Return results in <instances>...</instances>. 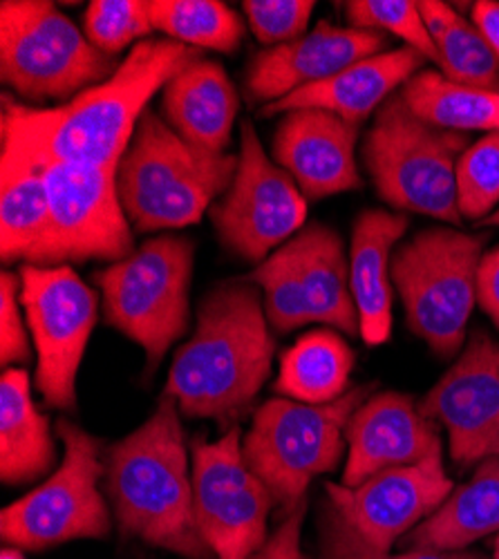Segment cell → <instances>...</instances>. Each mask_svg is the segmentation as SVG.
<instances>
[{
    "label": "cell",
    "instance_id": "5",
    "mask_svg": "<svg viewBox=\"0 0 499 559\" xmlns=\"http://www.w3.org/2000/svg\"><path fill=\"white\" fill-rule=\"evenodd\" d=\"M471 148L466 132L437 128L392 95L377 112L363 159L383 202L394 209L460 224L458 164Z\"/></svg>",
    "mask_w": 499,
    "mask_h": 559
},
{
    "label": "cell",
    "instance_id": "9",
    "mask_svg": "<svg viewBox=\"0 0 499 559\" xmlns=\"http://www.w3.org/2000/svg\"><path fill=\"white\" fill-rule=\"evenodd\" d=\"M193 262L189 238L159 236L95 275L106 322L144 347L151 369L189 328Z\"/></svg>",
    "mask_w": 499,
    "mask_h": 559
},
{
    "label": "cell",
    "instance_id": "6",
    "mask_svg": "<svg viewBox=\"0 0 499 559\" xmlns=\"http://www.w3.org/2000/svg\"><path fill=\"white\" fill-rule=\"evenodd\" d=\"M375 388L377 383L354 388L328 405L283 396L258 407L242 441V456L285 515L305 501L316 477L336 468L345 452V426Z\"/></svg>",
    "mask_w": 499,
    "mask_h": 559
},
{
    "label": "cell",
    "instance_id": "2",
    "mask_svg": "<svg viewBox=\"0 0 499 559\" xmlns=\"http://www.w3.org/2000/svg\"><path fill=\"white\" fill-rule=\"evenodd\" d=\"M274 347L260 294L245 280L222 285L202 300L191 341L173 358L164 396L189 418L238 421L269 379Z\"/></svg>",
    "mask_w": 499,
    "mask_h": 559
},
{
    "label": "cell",
    "instance_id": "36",
    "mask_svg": "<svg viewBox=\"0 0 499 559\" xmlns=\"http://www.w3.org/2000/svg\"><path fill=\"white\" fill-rule=\"evenodd\" d=\"M21 275H0V362L5 367L29 360V343L21 320Z\"/></svg>",
    "mask_w": 499,
    "mask_h": 559
},
{
    "label": "cell",
    "instance_id": "23",
    "mask_svg": "<svg viewBox=\"0 0 499 559\" xmlns=\"http://www.w3.org/2000/svg\"><path fill=\"white\" fill-rule=\"evenodd\" d=\"M238 92L215 61L198 59L164 87L168 126L191 146L222 155L231 142Z\"/></svg>",
    "mask_w": 499,
    "mask_h": 559
},
{
    "label": "cell",
    "instance_id": "18",
    "mask_svg": "<svg viewBox=\"0 0 499 559\" xmlns=\"http://www.w3.org/2000/svg\"><path fill=\"white\" fill-rule=\"evenodd\" d=\"M385 48V34L334 27L323 21L313 32L260 52L247 74L251 102L276 104L292 92L323 83L354 63L377 57Z\"/></svg>",
    "mask_w": 499,
    "mask_h": 559
},
{
    "label": "cell",
    "instance_id": "22",
    "mask_svg": "<svg viewBox=\"0 0 499 559\" xmlns=\"http://www.w3.org/2000/svg\"><path fill=\"white\" fill-rule=\"evenodd\" d=\"M294 269L309 322H323L347 336L360 334L343 240L336 230L311 224L283 245Z\"/></svg>",
    "mask_w": 499,
    "mask_h": 559
},
{
    "label": "cell",
    "instance_id": "4",
    "mask_svg": "<svg viewBox=\"0 0 499 559\" xmlns=\"http://www.w3.org/2000/svg\"><path fill=\"white\" fill-rule=\"evenodd\" d=\"M238 155H215L185 142L151 108L142 115L117 168V191L128 222L142 230L198 224L229 186Z\"/></svg>",
    "mask_w": 499,
    "mask_h": 559
},
{
    "label": "cell",
    "instance_id": "16",
    "mask_svg": "<svg viewBox=\"0 0 499 559\" xmlns=\"http://www.w3.org/2000/svg\"><path fill=\"white\" fill-rule=\"evenodd\" d=\"M419 412L448 430L458 465L499 456V343L473 332L460 360L419 401Z\"/></svg>",
    "mask_w": 499,
    "mask_h": 559
},
{
    "label": "cell",
    "instance_id": "8",
    "mask_svg": "<svg viewBox=\"0 0 499 559\" xmlns=\"http://www.w3.org/2000/svg\"><path fill=\"white\" fill-rule=\"evenodd\" d=\"M119 66L52 3H0V76L27 102H72Z\"/></svg>",
    "mask_w": 499,
    "mask_h": 559
},
{
    "label": "cell",
    "instance_id": "26",
    "mask_svg": "<svg viewBox=\"0 0 499 559\" xmlns=\"http://www.w3.org/2000/svg\"><path fill=\"white\" fill-rule=\"evenodd\" d=\"M354 360L352 347L336 332H309L283 354L276 392L309 405L334 403L349 392Z\"/></svg>",
    "mask_w": 499,
    "mask_h": 559
},
{
    "label": "cell",
    "instance_id": "12",
    "mask_svg": "<svg viewBox=\"0 0 499 559\" xmlns=\"http://www.w3.org/2000/svg\"><path fill=\"white\" fill-rule=\"evenodd\" d=\"M21 305L36 347V390L45 405L74 409L76 371L97 322V294L63 266L21 269Z\"/></svg>",
    "mask_w": 499,
    "mask_h": 559
},
{
    "label": "cell",
    "instance_id": "35",
    "mask_svg": "<svg viewBox=\"0 0 499 559\" xmlns=\"http://www.w3.org/2000/svg\"><path fill=\"white\" fill-rule=\"evenodd\" d=\"M316 3L311 0H247L242 10L264 45H285L300 38L307 29Z\"/></svg>",
    "mask_w": 499,
    "mask_h": 559
},
{
    "label": "cell",
    "instance_id": "40",
    "mask_svg": "<svg viewBox=\"0 0 499 559\" xmlns=\"http://www.w3.org/2000/svg\"><path fill=\"white\" fill-rule=\"evenodd\" d=\"M0 559H25V557L21 555V550H19V548L8 546V548H3V555H0Z\"/></svg>",
    "mask_w": 499,
    "mask_h": 559
},
{
    "label": "cell",
    "instance_id": "31",
    "mask_svg": "<svg viewBox=\"0 0 499 559\" xmlns=\"http://www.w3.org/2000/svg\"><path fill=\"white\" fill-rule=\"evenodd\" d=\"M345 16L352 27L370 32H390L405 48L417 50L426 61H437V48L421 16L419 3L411 0H352L345 3Z\"/></svg>",
    "mask_w": 499,
    "mask_h": 559
},
{
    "label": "cell",
    "instance_id": "20",
    "mask_svg": "<svg viewBox=\"0 0 499 559\" xmlns=\"http://www.w3.org/2000/svg\"><path fill=\"white\" fill-rule=\"evenodd\" d=\"M424 63L426 59L413 48L381 52L354 63L323 83L300 87L289 97L264 106L262 115H287L292 110L311 108L332 112L347 123L358 126L381 108L399 85H405L421 72Z\"/></svg>",
    "mask_w": 499,
    "mask_h": 559
},
{
    "label": "cell",
    "instance_id": "14",
    "mask_svg": "<svg viewBox=\"0 0 499 559\" xmlns=\"http://www.w3.org/2000/svg\"><path fill=\"white\" fill-rule=\"evenodd\" d=\"M307 202L292 175L271 162L251 121H242L238 170L229 191L211 209L226 249L245 260L264 258L302 226Z\"/></svg>",
    "mask_w": 499,
    "mask_h": 559
},
{
    "label": "cell",
    "instance_id": "7",
    "mask_svg": "<svg viewBox=\"0 0 499 559\" xmlns=\"http://www.w3.org/2000/svg\"><path fill=\"white\" fill-rule=\"evenodd\" d=\"M488 233L468 236L452 228H428L392 255L390 275L413 334L441 356H455L477 300V277Z\"/></svg>",
    "mask_w": 499,
    "mask_h": 559
},
{
    "label": "cell",
    "instance_id": "39",
    "mask_svg": "<svg viewBox=\"0 0 499 559\" xmlns=\"http://www.w3.org/2000/svg\"><path fill=\"white\" fill-rule=\"evenodd\" d=\"M473 23L484 34V38L488 40V45L499 61V3H490V0L475 3L473 5Z\"/></svg>",
    "mask_w": 499,
    "mask_h": 559
},
{
    "label": "cell",
    "instance_id": "42",
    "mask_svg": "<svg viewBox=\"0 0 499 559\" xmlns=\"http://www.w3.org/2000/svg\"><path fill=\"white\" fill-rule=\"evenodd\" d=\"M492 559H499V537L495 539V557Z\"/></svg>",
    "mask_w": 499,
    "mask_h": 559
},
{
    "label": "cell",
    "instance_id": "41",
    "mask_svg": "<svg viewBox=\"0 0 499 559\" xmlns=\"http://www.w3.org/2000/svg\"><path fill=\"white\" fill-rule=\"evenodd\" d=\"M477 226H497V228H499V209H497L490 217H486L484 222H479Z\"/></svg>",
    "mask_w": 499,
    "mask_h": 559
},
{
    "label": "cell",
    "instance_id": "37",
    "mask_svg": "<svg viewBox=\"0 0 499 559\" xmlns=\"http://www.w3.org/2000/svg\"><path fill=\"white\" fill-rule=\"evenodd\" d=\"M307 503L302 501L294 512L283 518L276 533L266 537V542L249 559H305L300 550V531L305 520Z\"/></svg>",
    "mask_w": 499,
    "mask_h": 559
},
{
    "label": "cell",
    "instance_id": "13",
    "mask_svg": "<svg viewBox=\"0 0 499 559\" xmlns=\"http://www.w3.org/2000/svg\"><path fill=\"white\" fill-rule=\"evenodd\" d=\"M191 452L193 508L204 544L217 559H249L266 542V520L276 503L245 463L240 428L213 443L195 437Z\"/></svg>",
    "mask_w": 499,
    "mask_h": 559
},
{
    "label": "cell",
    "instance_id": "21",
    "mask_svg": "<svg viewBox=\"0 0 499 559\" xmlns=\"http://www.w3.org/2000/svg\"><path fill=\"white\" fill-rule=\"evenodd\" d=\"M407 217L381 209L363 211L352 230L349 287L358 311L360 338L377 347L392 336V249L403 238Z\"/></svg>",
    "mask_w": 499,
    "mask_h": 559
},
{
    "label": "cell",
    "instance_id": "33",
    "mask_svg": "<svg viewBox=\"0 0 499 559\" xmlns=\"http://www.w3.org/2000/svg\"><path fill=\"white\" fill-rule=\"evenodd\" d=\"M151 32L148 3H140V0H95L83 16L85 38L108 57L123 52Z\"/></svg>",
    "mask_w": 499,
    "mask_h": 559
},
{
    "label": "cell",
    "instance_id": "19",
    "mask_svg": "<svg viewBox=\"0 0 499 559\" xmlns=\"http://www.w3.org/2000/svg\"><path fill=\"white\" fill-rule=\"evenodd\" d=\"M356 134L358 126L332 112L292 110L276 130L274 157L311 200L358 191Z\"/></svg>",
    "mask_w": 499,
    "mask_h": 559
},
{
    "label": "cell",
    "instance_id": "25",
    "mask_svg": "<svg viewBox=\"0 0 499 559\" xmlns=\"http://www.w3.org/2000/svg\"><path fill=\"white\" fill-rule=\"evenodd\" d=\"M492 533H499V456L482 461L473 479L452 490L403 544L411 550H462Z\"/></svg>",
    "mask_w": 499,
    "mask_h": 559
},
{
    "label": "cell",
    "instance_id": "30",
    "mask_svg": "<svg viewBox=\"0 0 499 559\" xmlns=\"http://www.w3.org/2000/svg\"><path fill=\"white\" fill-rule=\"evenodd\" d=\"M153 29L189 48L236 52L245 34L242 19L217 0H153Z\"/></svg>",
    "mask_w": 499,
    "mask_h": 559
},
{
    "label": "cell",
    "instance_id": "38",
    "mask_svg": "<svg viewBox=\"0 0 499 559\" xmlns=\"http://www.w3.org/2000/svg\"><path fill=\"white\" fill-rule=\"evenodd\" d=\"M477 300L495 328H499V247L484 253L477 277Z\"/></svg>",
    "mask_w": 499,
    "mask_h": 559
},
{
    "label": "cell",
    "instance_id": "11",
    "mask_svg": "<svg viewBox=\"0 0 499 559\" xmlns=\"http://www.w3.org/2000/svg\"><path fill=\"white\" fill-rule=\"evenodd\" d=\"M40 170L50 195V217L27 264L121 262L134 253L130 222L117 191V168L50 164Z\"/></svg>",
    "mask_w": 499,
    "mask_h": 559
},
{
    "label": "cell",
    "instance_id": "28",
    "mask_svg": "<svg viewBox=\"0 0 499 559\" xmlns=\"http://www.w3.org/2000/svg\"><path fill=\"white\" fill-rule=\"evenodd\" d=\"M419 10L435 40L443 76L460 85L499 92V61L477 25L439 0H424Z\"/></svg>",
    "mask_w": 499,
    "mask_h": 559
},
{
    "label": "cell",
    "instance_id": "34",
    "mask_svg": "<svg viewBox=\"0 0 499 559\" xmlns=\"http://www.w3.org/2000/svg\"><path fill=\"white\" fill-rule=\"evenodd\" d=\"M323 559H486L473 550H405L390 555L363 542L338 515L325 506L321 518Z\"/></svg>",
    "mask_w": 499,
    "mask_h": 559
},
{
    "label": "cell",
    "instance_id": "17",
    "mask_svg": "<svg viewBox=\"0 0 499 559\" xmlns=\"http://www.w3.org/2000/svg\"><path fill=\"white\" fill-rule=\"evenodd\" d=\"M345 441L349 452L343 486L347 488L441 450L439 426L419 412V403L399 392H383L363 403L345 426Z\"/></svg>",
    "mask_w": 499,
    "mask_h": 559
},
{
    "label": "cell",
    "instance_id": "27",
    "mask_svg": "<svg viewBox=\"0 0 499 559\" xmlns=\"http://www.w3.org/2000/svg\"><path fill=\"white\" fill-rule=\"evenodd\" d=\"M401 97L424 121L452 130L499 132V92L460 85L435 70H421L401 90Z\"/></svg>",
    "mask_w": 499,
    "mask_h": 559
},
{
    "label": "cell",
    "instance_id": "24",
    "mask_svg": "<svg viewBox=\"0 0 499 559\" xmlns=\"http://www.w3.org/2000/svg\"><path fill=\"white\" fill-rule=\"evenodd\" d=\"M57 443L48 416L29 392L25 369H5L0 379V477L19 486L40 479L57 463Z\"/></svg>",
    "mask_w": 499,
    "mask_h": 559
},
{
    "label": "cell",
    "instance_id": "3",
    "mask_svg": "<svg viewBox=\"0 0 499 559\" xmlns=\"http://www.w3.org/2000/svg\"><path fill=\"white\" fill-rule=\"evenodd\" d=\"M106 488L123 535L189 559L211 557L198 531L185 430L170 396L108 450Z\"/></svg>",
    "mask_w": 499,
    "mask_h": 559
},
{
    "label": "cell",
    "instance_id": "1",
    "mask_svg": "<svg viewBox=\"0 0 499 559\" xmlns=\"http://www.w3.org/2000/svg\"><path fill=\"white\" fill-rule=\"evenodd\" d=\"M200 50L170 38L142 40L104 83L87 87L72 102L36 110L12 97L3 99V162L43 168L83 164L119 168L151 97Z\"/></svg>",
    "mask_w": 499,
    "mask_h": 559
},
{
    "label": "cell",
    "instance_id": "29",
    "mask_svg": "<svg viewBox=\"0 0 499 559\" xmlns=\"http://www.w3.org/2000/svg\"><path fill=\"white\" fill-rule=\"evenodd\" d=\"M48 217L50 195L43 170L3 162V193H0L3 262L27 260L45 236Z\"/></svg>",
    "mask_w": 499,
    "mask_h": 559
},
{
    "label": "cell",
    "instance_id": "15",
    "mask_svg": "<svg viewBox=\"0 0 499 559\" xmlns=\"http://www.w3.org/2000/svg\"><path fill=\"white\" fill-rule=\"evenodd\" d=\"M328 508L372 548L390 552L399 537L419 526L455 490L441 450L419 463L383 471L356 488L328 484Z\"/></svg>",
    "mask_w": 499,
    "mask_h": 559
},
{
    "label": "cell",
    "instance_id": "32",
    "mask_svg": "<svg viewBox=\"0 0 499 559\" xmlns=\"http://www.w3.org/2000/svg\"><path fill=\"white\" fill-rule=\"evenodd\" d=\"M499 204V132H488L458 164V209L462 217L484 222Z\"/></svg>",
    "mask_w": 499,
    "mask_h": 559
},
{
    "label": "cell",
    "instance_id": "10",
    "mask_svg": "<svg viewBox=\"0 0 499 559\" xmlns=\"http://www.w3.org/2000/svg\"><path fill=\"white\" fill-rule=\"evenodd\" d=\"M57 435L66 445L59 471L0 515V537L14 548L43 550L110 533V510L99 490L104 443L68 418L57 424Z\"/></svg>",
    "mask_w": 499,
    "mask_h": 559
}]
</instances>
